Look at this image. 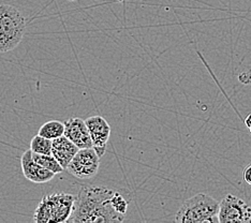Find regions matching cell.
<instances>
[{"label": "cell", "instance_id": "obj_16", "mask_svg": "<svg viewBox=\"0 0 251 223\" xmlns=\"http://www.w3.org/2000/svg\"><path fill=\"white\" fill-rule=\"evenodd\" d=\"M249 130H250V132H251V128H250V129H249Z\"/></svg>", "mask_w": 251, "mask_h": 223}, {"label": "cell", "instance_id": "obj_4", "mask_svg": "<svg viewBox=\"0 0 251 223\" xmlns=\"http://www.w3.org/2000/svg\"><path fill=\"white\" fill-rule=\"evenodd\" d=\"M75 197L68 193H53L45 196L33 214L37 223L68 222L73 211Z\"/></svg>", "mask_w": 251, "mask_h": 223}, {"label": "cell", "instance_id": "obj_14", "mask_svg": "<svg viewBox=\"0 0 251 223\" xmlns=\"http://www.w3.org/2000/svg\"><path fill=\"white\" fill-rule=\"evenodd\" d=\"M244 180L246 184L251 186V164H249L244 171Z\"/></svg>", "mask_w": 251, "mask_h": 223}, {"label": "cell", "instance_id": "obj_11", "mask_svg": "<svg viewBox=\"0 0 251 223\" xmlns=\"http://www.w3.org/2000/svg\"><path fill=\"white\" fill-rule=\"evenodd\" d=\"M65 124L59 120H50V122L42 124L39 129L38 134L50 140H54L64 135Z\"/></svg>", "mask_w": 251, "mask_h": 223}, {"label": "cell", "instance_id": "obj_12", "mask_svg": "<svg viewBox=\"0 0 251 223\" xmlns=\"http://www.w3.org/2000/svg\"><path fill=\"white\" fill-rule=\"evenodd\" d=\"M32 158L37 163H39L41 167L52 172L55 175L61 173L64 169L58 163V161L53 157V154H40L32 152Z\"/></svg>", "mask_w": 251, "mask_h": 223}, {"label": "cell", "instance_id": "obj_2", "mask_svg": "<svg viewBox=\"0 0 251 223\" xmlns=\"http://www.w3.org/2000/svg\"><path fill=\"white\" fill-rule=\"evenodd\" d=\"M219 202L204 193L182 203L174 221L178 223H218Z\"/></svg>", "mask_w": 251, "mask_h": 223}, {"label": "cell", "instance_id": "obj_3", "mask_svg": "<svg viewBox=\"0 0 251 223\" xmlns=\"http://www.w3.org/2000/svg\"><path fill=\"white\" fill-rule=\"evenodd\" d=\"M26 29V20L11 4H0V53H8L20 45Z\"/></svg>", "mask_w": 251, "mask_h": 223}, {"label": "cell", "instance_id": "obj_5", "mask_svg": "<svg viewBox=\"0 0 251 223\" xmlns=\"http://www.w3.org/2000/svg\"><path fill=\"white\" fill-rule=\"evenodd\" d=\"M99 168L100 157L90 147L78 149L66 170L78 179H89L97 175Z\"/></svg>", "mask_w": 251, "mask_h": 223}, {"label": "cell", "instance_id": "obj_8", "mask_svg": "<svg viewBox=\"0 0 251 223\" xmlns=\"http://www.w3.org/2000/svg\"><path fill=\"white\" fill-rule=\"evenodd\" d=\"M64 124V135L68 140H70L74 145L77 146L78 149L93 147V143H91L89 131L86 124H85V120L74 117L66 120Z\"/></svg>", "mask_w": 251, "mask_h": 223}, {"label": "cell", "instance_id": "obj_7", "mask_svg": "<svg viewBox=\"0 0 251 223\" xmlns=\"http://www.w3.org/2000/svg\"><path fill=\"white\" fill-rule=\"evenodd\" d=\"M85 124H86L89 131L93 148L101 158L105 152L107 142L111 136L110 124L103 117L98 115L87 118L85 120Z\"/></svg>", "mask_w": 251, "mask_h": 223}, {"label": "cell", "instance_id": "obj_15", "mask_svg": "<svg viewBox=\"0 0 251 223\" xmlns=\"http://www.w3.org/2000/svg\"><path fill=\"white\" fill-rule=\"evenodd\" d=\"M245 124H246V125L249 129L251 128V114L250 115H248V117L246 119H245Z\"/></svg>", "mask_w": 251, "mask_h": 223}, {"label": "cell", "instance_id": "obj_13", "mask_svg": "<svg viewBox=\"0 0 251 223\" xmlns=\"http://www.w3.org/2000/svg\"><path fill=\"white\" fill-rule=\"evenodd\" d=\"M30 150L40 154H52V140L39 134L33 136L30 142Z\"/></svg>", "mask_w": 251, "mask_h": 223}, {"label": "cell", "instance_id": "obj_1", "mask_svg": "<svg viewBox=\"0 0 251 223\" xmlns=\"http://www.w3.org/2000/svg\"><path fill=\"white\" fill-rule=\"evenodd\" d=\"M127 210L128 202L119 192L105 187L83 186L68 222L119 223L126 219Z\"/></svg>", "mask_w": 251, "mask_h": 223}, {"label": "cell", "instance_id": "obj_6", "mask_svg": "<svg viewBox=\"0 0 251 223\" xmlns=\"http://www.w3.org/2000/svg\"><path fill=\"white\" fill-rule=\"evenodd\" d=\"M219 223H251V207L232 194H227L219 203Z\"/></svg>", "mask_w": 251, "mask_h": 223}, {"label": "cell", "instance_id": "obj_10", "mask_svg": "<svg viewBox=\"0 0 251 223\" xmlns=\"http://www.w3.org/2000/svg\"><path fill=\"white\" fill-rule=\"evenodd\" d=\"M77 150V146L74 145L65 135L52 140V154L64 170L67 169L68 164L71 162Z\"/></svg>", "mask_w": 251, "mask_h": 223}, {"label": "cell", "instance_id": "obj_9", "mask_svg": "<svg viewBox=\"0 0 251 223\" xmlns=\"http://www.w3.org/2000/svg\"><path fill=\"white\" fill-rule=\"evenodd\" d=\"M21 165L24 176L28 180L35 182V184H44V182L52 180L55 176L54 173L44 169L33 160L32 151L30 149L23 153L21 158Z\"/></svg>", "mask_w": 251, "mask_h": 223}]
</instances>
